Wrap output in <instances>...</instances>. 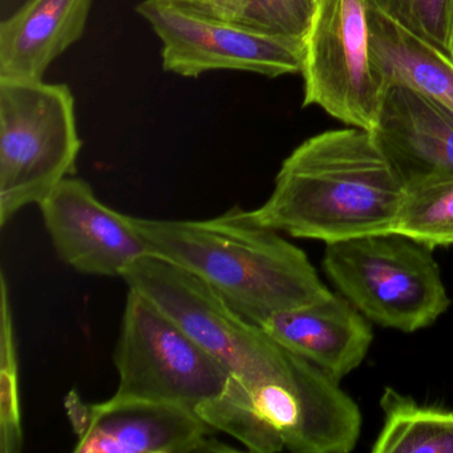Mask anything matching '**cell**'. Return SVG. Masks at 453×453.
Listing matches in <instances>:
<instances>
[{
	"label": "cell",
	"instance_id": "obj_1",
	"mask_svg": "<svg viewBox=\"0 0 453 453\" xmlns=\"http://www.w3.org/2000/svg\"><path fill=\"white\" fill-rule=\"evenodd\" d=\"M405 185L372 132L334 129L310 137L278 172L249 221L296 238L338 242L394 232Z\"/></svg>",
	"mask_w": 453,
	"mask_h": 453
},
{
	"label": "cell",
	"instance_id": "obj_2",
	"mask_svg": "<svg viewBox=\"0 0 453 453\" xmlns=\"http://www.w3.org/2000/svg\"><path fill=\"white\" fill-rule=\"evenodd\" d=\"M128 219L150 254L189 270L256 325L333 294L302 249L238 208L211 219Z\"/></svg>",
	"mask_w": 453,
	"mask_h": 453
},
{
	"label": "cell",
	"instance_id": "obj_3",
	"mask_svg": "<svg viewBox=\"0 0 453 453\" xmlns=\"http://www.w3.org/2000/svg\"><path fill=\"white\" fill-rule=\"evenodd\" d=\"M197 413L256 453H349L362 432L357 402L333 376L293 351L275 375L250 388L230 378Z\"/></svg>",
	"mask_w": 453,
	"mask_h": 453
},
{
	"label": "cell",
	"instance_id": "obj_4",
	"mask_svg": "<svg viewBox=\"0 0 453 453\" xmlns=\"http://www.w3.org/2000/svg\"><path fill=\"white\" fill-rule=\"evenodd\" d=\"M434 249L402 233L326 243L323 269L370 322L415 333L450 306Z\"/></svg>",
	"mask_w": 453,
	"mask_h": 453
},
{
	"label": "cell",
	"instance_id": "obj_5",
	"mask_svg": "<svg viewBox=\"0 0 453 453\" xmlns=\"http://www.w3.org/2000/svg\"><path fill=\"white\" fill-rule=\"evenodd\" d=\"M81 150L67 84L0 79V226L73 176Z\"/></svg>",
	"mask_w": 453,
	"mask_h": 453
},
{
	"label": "cell",
	"instance_id": "obj_6",
	"mask_svg": "<svg viewBox=\"0 0 453 453\" xmlns=\"http://www.w3.org/2000/svg\"><path fill=\"white\" fill-rule=\"evenodd\" d=\"M121 278L172 318L242 386L250 388L267 380L288 362L290 349L246 319L189 270L147 254Z\"/></svg>",
	"mask_w": 453,
	"mask_h": 453
},
{
	"label": "cell",
	"instance_id": "obj_7",
	"mask_svg": "<svg viewBox=\"0 0 453 453\" xmlns=\"http://www.w3.org/2000/svg\"><path fill=\"white\" fill-rule=\"evenodd\" d=\"M115 396L173 403L197 412L226 388L229 372L150 299L129 288L116 344Z\"/></svg>",
	"mask_w": 453,
	"mask_h": 453
},
{
	"label": "cell",
	"instance_id": "obj_8",
	"mask_svg": "<svg viewBox=\"0 0 453 453\" xmlns=\"http://www.w3.org/2000/svg\"><path fill=\"white\" fill-rule=\"evenodd\" d=\"M365 0H319L303 39V107L373 131L387 86L373 57Z\"/></svg>",
	"mask_w": 453,
	"mask_h": 453
},
{
	"label": "cell",
	"instance_id": "obj_9",
	"mask_svg": "<svg viewBox=\"0 0 453 453\" xmlns=\"http://www.w3.org/2000/svg\"><path fill=\"white\" fill-rule=\"evenodd\" d=\"M136 10L163 43L166 73L182 78L222 70L267 78L301 73L304 44L299 39L219 19L177 0H144Z\"/></svg>",
	"mask_w": 453,
	"mask_h": 453
},
{
	"label": "cell",
	"instance_id": "obj_10",
	"mask_svg": "<svg viewBox=\"0 0 453 453\" xmlns=\"http://www.w3.org/2000/svg\"><path fill=\"white\" fill-rule=\"evenodd\" d=\"M78 437L76 453H195L237 450L209 437L196 411L173 403L119 397L84 402L76 389L65 399Z\"/></svg>",
	"mask_w": 453,
	"mask_h": 453
},
{
	"label": "cell",
	"instance_id": "obj_11",
	"mask_svg": "<svg viewBox=\"0 0 453 453\" xmlns=\"http://www.w3.org/2000/svg\"><path fill=\"white\" fill-rule=\"evenodd\" d=\"M39 206L58 256L76 272L123 277L150 254L128 216L104 205L83 180L67 177Z\"/></svg>",
	"mask_w": 453,
	"mask_h": 453
},
{
	"label": "cell",
	"instance_id": "obj_12",
	"mask_svg": "<svg viewBox=\"0 0 453 453\" xmlns=\"http://www.w3.org/2000/svg\"><path fill=\"white\" fill-rule=\"evenodd\" d=\"M371 132L404 185L453 179V115L418 92L387 86Z\"/></svg>",
	"mask_w": 453,
	"mask_h": 453
},
{
	"label": "cell",
	"instance_id": "obj_13",
	"mask_svg": "<svg viewBox=\"0 0 453 453\" xmlns=\"http://www.w3.org/2000/svg\"><path fill=\"white\" fill-rule=\"evenodd\" d=\"M261 327L275 342L341 380L357 370L370 351L372 327L344 296L273 315Z\"/></svg>",
	"mask_w": 453,
	"mask_h": 453
},
{
	"label": "cell",
	"instance_id": "obj_14",
	"mask_svg": "<svg viewBox=\"0 0 453 453\" xmlns=\"http://www.w3.org/2000/svg\"><path fill=\"white\" fill-rule=\"evenodd\" d=\"M92 0H27L0 25V79L43 81L60 55L83 38Z\"/></svg>",
	"mask_w": 453,
	"mask_h": 453
},
{
	"label": "cell",
	"instance_id": "obj_15",
	"mask_svg": "<svg viewBox=\"0 0 453 453\" xmlns=\"http://www.w3.org/2000/svg\"><path fill=\"white\" fill-rule=\"evenodd\" d=\"M373 57L386 86L403 84L453 115V62L378 12H368Z\"/></svg>",
	"mask_w": 453,
	"mask_h": 453
},
{
	"label": "cell",
	"instance_id": "obj_16",
	"mask_svg": "<svg viewBox=\"0 0 453 453\" xmlns=\"http://www.w3.org/2000/svg\"><path fill=\"white\" fill-rule=\"evenodd\" d=\"M380 407L373 453H453V411L418 404L394 388L384 389Z\"/></svg>",
	"mask_w": 453,
	"mask_h": 453
},
{
	"label": "cell",
	"instance_id": "obj_17",
	"mask_svg": "<svg viewBox=\"0 0 453 453\" xmlns=\"http://www.w3.org/2000/svg\"><path fill=\"white\" fill-rule=\"evenodd\" d=\"M394 232L432 249L453 246V179H426L405 185Z\"/></svg>",
	"mask_w": 453,
	"mask_h": 453
},
{
	"label": "cell",
	"instance_id": "obj_18",
	"mask_svg": "<svg viewBox=\"0 0 453 453\" xmlns=\"http://www.w3.org/2000/svg\"><path fill=\"white\" fill-rule=\"evenodd\" d=\"M318 4L319 0H221L201 12L270 35L303 41Z\"/></svg>",
	"mask_w": 453,
	"mask_h": 453
},
{
	"label": "cell",
	"instance_id": "obj_19",
	"mask_svg": "<svg viewBox=\"0 0 453 453\" xmlns=\"http://www.w3.org/2000/svg\"><path fill=\"white\" fill-rule=\"evenodd\" d=\"M413 38L453 62V0H365Z\"/></svg>",
	"mask_w": 453,
	"mask_h": 453
},
{
	"label": "cell",
	"instance_id": "obj_20",
	"mask_svg": "<svg viewBox=\"0 0 453 453\" xmlns=\"http://www.w3.org/2000/svg\"><path fill=\"white\" fill-rule=\"evenodd\" d=\"M0 452L18 453L22 449L20 418L19 367L12 325V304L6 275L2 274V334H0Z\"/></svg>",
	"mask_w": 453,
	"mask_h": 453
},
{
	"label": "cell",
	"instance_id": "obj_21",
	"mask_svg": "<svg viewBox=\"0 0 453 453\" xmlns=\"http://www.w3.org/2000/svg\"><path fill=\"white\" fill-rule=\"evenodd\" d=\"M177 2H181V4L192 7V9L203 12V10L209 9L213 4H219L221 0H177Z\"/></svg>",
	"mask_w": 453,
	"mask_h": 453
}]
</instances>
